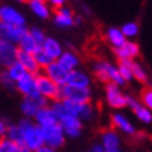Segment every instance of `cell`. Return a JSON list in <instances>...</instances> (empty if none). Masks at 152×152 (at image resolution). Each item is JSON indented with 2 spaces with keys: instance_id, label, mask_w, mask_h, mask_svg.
<instances>
[{
  "instance_id": "cell-4",
  "label": "cell",
  "mask_w": 152,
  "mask_h": 152,
  "mask_svg": "<svg viewBox=\"0 0 152 152\" xmlns=\"http://www.w3.org/2000/svg\"><path fill=\"white\" fill-rule=\"evenodd\" d=\"M60 99L73 101L77 103H91L92 92H91V88L71 87V85L66 84L60 89Z\"/></svg>"
},
{
  "instance_id": "cell-22",
  "label": "cell",
  "mask_w": 152,
  "mask_h": 152,
  "mask_svg": "<svg viewBox=\"0 0 152 152\" xmlns=\"http://www.w3.org/2000/svg\"><path fill=\"white\" fill-rule=\"evenodd\" d=\"M102 145L106 152L120 149V137L115 130H105L102 133Z\"/></svg>"
},
{
  "instance_id": "cell-41",
  "label": "cell",
  "mask_w": 152,
  "mask_h": 152,
  "mask_svg": "<svg viewBox=\"0 0 152 152\" xmlns=\"http://www.w3.org/2000/svg\"><path fill=\"white\" fill-rule=\"evenodd\" d=\"M83 23V18L80 17V15H77V17H74V24H81Z\"/></svg>"
},
{
  "instance_id": "cell-36",
  "label": "cell",
  "mask_w": 152,
  "mask_h": 152,
  "mask_svg": "<svg viewBox=\"0 0 152 152\" xmlns=\"http://www.w3.org/2000/svg\"><path fill=\"white\" fill-rule=\"evenodd\" d=\"M29 34H31V37L35 39V42H37L39 46H42L43 43H45V41H46V35H45V32L42 31L41 28H38V27H31L29 29Z\"/></svg>"
},
{
  "instance_id": "cell-30",
  "label": "cell",
  "mask_w": 152,
  "mask_h": 152,
  "mask_svg": "<svg viewBox=\"0 0 152 152\" xmlns=\"http://www.w3.org/2000/svg\"><path fill=\"white\" fill-rule=\"evenodd\" d=\"M131 70H133V77H134L135 81H138V83H141V84L148 83L147 71H145V69L140 64L138 61H135V60H134L133 64H131Z\"/></svg>"
},
{
  "instance_id": "cell-37",
  "label": "cell",
  "mask_w": 152,
  "mask_h": 152,
  "mask_svg": "<svg viewBox=\"0 0 152 152\" xmlns=\"http://www.w3.org/2000/svg\"><path fill=\"white\" fill-rule=\"evenodd\" d=\"M7 129H9V124L6 123L4 119L0 117V138H4L6 134H7Z\"/></svg>"
},
{
  "instance_id": "cell-10",
  "label": "cell",
  "mask_w": 152,
  "mask_h": 152,
  "mask_svg": "<svg viewBox=\"0 0 152 152\" xmlns=\"http://www.w3.org/2000/svg\"><path fill=\"white\" fill-rule=\"evenodd\" d=\"M15 88L24 98L38 96V87H37V75L31 73H27L23 78L15 83Z\"/></svg>"
},
{
  "instance_id": "cell-9",
  "label": "cell",
  "mask_w": 152,
  "mask_h": 152,
  "mask_svg": "<svg viewBox=\"0 0 152 152\" xmlns=\"http://www.w3.org/2000/svg\"><path fill=\"white\" fill-rule=\"evenodd\" d=\"M0 21L17 27H27V20L18 10H15L13 6L3 4L0 6Z\"/></svg>"
},
{
  "instance_id": "cell-28",
  "label": "cell",
  "mask_w": 152,
  "mask_h": 152,
  "mask_svg": "<svg viewBox=\"0 0 152 152\" xmlns=\"http://www.w3.org/2000/svg\"><path fill=\"white\" fill-rule=\"evenodd\" d=\"M134 60H119V71L121 74V77L124 80L126 83H130L133 81V70H131V64H133Z\"/></svg>"
},
{
  "instance_id": "cell-16",
  "label": "cell",
  "mask_w": 152,
  "mask_h": 152,
  "mask_svg": "<svg viewBox=\"0 0 152 152\" xmlns=\"http://www.w3.org/2000/svg\"><path fill=\"white\" fill-rule=\"evenodd\" d=\"M112 126L116 130H119L124 134H129V135H135V133H137L134 124L121 113H113L112 115Z\"/></svg>"
},
{
  "instance_id": "cell-44",
  "label": "cell",
  "mask_w": 152,
  "mask_h": 152,
  "mask_svg": "<svg viewBox=\"0 0 152 152\" xmlns=\"http://www.w3.org/2000/svg\"><path fill=\"white\" fill-rule=\"evenodd\" d=\"M17 1H27V0H17Z\"/></svg>"
},
{
  "instance_id": "cell-35",
  "label": "cell",
  "mask_w": 152,
  "mask_h": 152,
  "mask_svg": "<svg viewBox=\"0 0 152 152\" xmlns=\"http://www.w3.org/2000/svg\"><path fill=\"white\" fill-rule=\"evenodd\" d=\"M0 84H1V85H3L7 91H10V92L17 91V88H15V83H14L13 80L7 75L6 70H1V71H0Z\"/></svg>"
},
{
  "instance_id": "cell-11",
  "label": "cell",
  "mask_w": 152,
  "mask_h": 152,
  "mask_svg": "<svg viewBox=\"0 0 152 152\" xmlns=\"http://www.w3.org/2000/svg\"><path fill=\"white\" fill-rule=\"evenodd\" d=\"M18 46L14 45L11 42H7L4 39H0V60L4 69L17 61V56H18Z\"/></svg>"
},
{
  "instance_id": "cell-42",
  "label": "cell",
  "mask_w": 152,
  "mask_h": 152,
  "mask_svg": "<svg viewBox=\"0 0 152 152\" xmlns=\"http://www.w3.org/2000/svg\"><path fill=\"white\" fill-rule=\"evenodd\" d=\"M1 69H3V64H1V60H0V71H1Z\"/></svg>"
},
{
  "instance_id": "cell-18",
  "label": "cell",
  "mask_w": 152,
  "mask_h": 152,
  "mask_svg": "<svg viewBox=\"0 0 152 152\" xmlns=\"http://www.w3.org/2000/svg\"><path fill=\"white\" fill-rule=\"evenodd\" d=\"M53 21L57 27L60 28H69L74 25V14L73 11L67 7H61V9L55 10L53 14Z\"/></svg>"
},
{
  "instance_id": "cell-32",
  "label": "cell",
  "mask_w": 152,
  "mask_h": 152,
  "mask_svg": "<svg viewBox=\"0 0 152 152\" xmlns=\"http://www.w3.org/2000/svg\"><path fill=\"white\" fill-rule=\"evenodd\" d=\"M21 147L23 145L13 142L7 137L0 138V152H21Z\"/></svg>"
},
{
  "instance_id": "cell-25",
  "label": "cell",
  "mask_w": 152,
  "mask_h": 152,
  "mask_svg": "<svg viewBox=\"0 0 152 152\" xmlns=\"http://www.w3.org/2000/svg\"><path fill=\"white\" fill-rule=\"evenodd\" d=\"M28 4H29L31 11L39 18L46 20L50 17V7L46 0H35V1H29Z\"/></svg>"
},
{
  "instance_id": "cell-5",
  "label": "cell",
  "mask_w": 152,
  "mask_h": 152,
  "mask_svg": "<svg viewBox=\"0 0 152 152\" xmlns=\"http://www.w3.org/2000/svg\"><path fill=\"white\" fill-rule=\"evenodd\" d=\"M42 129V135H43V141L45 145L57 149L60 148L66 141V134L63 127L60 126V123L52 126H46V127H41Z\"/></svg>"
},
{
  "instance_id": "cell-7",
  "label": "cell",
  "mask_w": 152,
  "mask_h": 152,
  "mask_svg": "<svg viewBox=\"0 0 152 152\" xmlns=\"http://www.w3.org/2000/svg\"><path fill=\"white\" fill-rule=\"evenodd\" d=\"M106 102L113 109H123L129 105V95L123 94L119 85L116 84H106L105 85Z\"/></svg>"
},
{
  "instance_id": "cell-3",
  "label": "cell",
  "mask_w": 152,
  "mask_h": 152,
  "mask_svg": "<svg viewBox=\"0 0 152 152\" xmlns=\"http://www.w3.org/2000/svg\"><path fill=\"white\" fill-rule=\"evenodd\" d=\"M37 87L39 95L46 98L48 101H60V89H61V87H59L56 83H53L43 71L37 74Z\"/></svg>"
},
{
  "instance_id": "cell-21",
  "label": "cell",
  "mask_w": 152,
  "mask_h": 152,
  "mask_svg": "<svg viewBox=\"0 0 152 152\" xmlns=\"http://www.w3.org/2000/svg\"><path fill=\"white\" fill-rule=\"evenodd\" d=\"M42 50L45 52L49 57H52L55 61L56 60H59L60 56L64 53V49H63V46H61V43H60L57 39H55V38H52V37L46 38L45 43L42 45Z\"/></svg>"
},
{
  "instance_id": "cell-23",
  "label": "cell",
  "mask_w": 152,
  "mask_h": 152,
  "mask_svg": "<svg viewBox=\"0 0 152 152\" xmlns=\"http://www.w3.org/2000/svg\"><path fill=\"white\" fill-rule=\"evenodd\" d=\"M59 64L66 70V71H73V70H77L80 66V57L73 50H64V53L60 56L59 60Z\"/></svg>"
},
{
  "instance_id": "cell-27",
  "label": "cell",
  "mask_w": 152,
  "mask_h": 152,
  "mask_svg": "<svg viewBox=\"0 0 152 152\" xmlns=\"http://www.w3.org/2000/svg\"><path fill=\"white\" fill-rule=\"evenodd\" d=\"M4 70H6V73H7V75L13 80L14 83L20 81V80H21L24 75L27 74V70L24 69L23 64H21V63H18V61L13 63V64L9 66V67H7V69H4Z\"/></svg>"
},
{
  "instance_id": "cell-2",
  "label": "cell",
  "mask_w": 152,
  "mask_h": 152,
  "mask_svg": "<svg viewBox=\"0 0 152 152\" xmlns=\"http://www.w3.org/2000/svg\"><path fill=\"white\" fill-rule=\"evenodd\" d=\"M94 73H95V77L105 85L106 84H116L119 87H123L126 84L119 71V67L106 60H99L94 64Z\"/></svg>"
},
{
  "instance_id": "cell-29",
  "label": "cell",
  "mask_w": 152,
  "mask_h": 152,
  "mask_svg": "<svg viewBox=\"0 0 152 152\" xmlns=\"http://www.w3.org/2000/svg\"><path fill=\"white\" fill-rule=\"evenodd\" d=\"M6 137L9 140H11L13 142L18 144V145H24V137H23V131L20 129L18 124H9L7 129V134Z\"/></svg>"
},
{
  "instance_id": "cell-1",
  "label": "cell",
  "mask_w": 152,
  "mask_h": 152,
  "mask_svg": "<svg viewBox=\"0 0 152 152\" xmlns=\"http://www.w3.org/2000/svg\"><path fill=\"white\" fill-rule=\"evenodd\" d=\"M18 126L23 131L24 137V145L29 148L32 152L39 149L45 145L43 135H42V129L31 119H23L18 121Z\"/></svg>"
},
{
  "instance_id": "cell-24",
  "label": "cell",
  "mask_w": 152,
  "mask_h": 152,
  "mask_svg": "<svg viewBox=\"0 0 152 152\" xmlns=\"http://www.w3.org/2000/svg\"><path fill=\"white\" fill-rule=\"evenodd\" d=\"M106 41L109 42V45L116 50V49H120V48L123 46L126 42H127V39H126V37L123 35L120 28L112 27L106 31Z\"/></svg>"
},
{
  "instance_id": "cell-26",
  "label": "cell",
  "mask_w": 152,
  "mask_h": 152,
  "mask_svg": "<svg viewBox=\"0 0 152 152\" xmlns=\"http://www.w3.org/2000/svg\"><path fill=\"white\" fill-rule=\"evenodd\" d=\"M18 49L20 50H23V52H27V53H32V55H35V53H38V52L41 50L42 46L38 45L37 42H35V39L31 37L29 31H28V32L21 38V41H20V43H18Z\"/></svg>"
},
{
  "instance_id": "cell-17",
  "label": "cell",
  "mask_w": 152,
  "mask_h": 152,
  "mask_svg": "<svg viewBox=\"0 0 152 152\" xmlns=\"http://www.w3.org/2000/svg\"><path fill=\"white\" fill-rule=\"evenodd\" d=\"M17 61L23 64V67L27 70V73L37 75V74H39L42 71L39 64H38L37 59H35V55H32V53H27V52L20 50L18 56H17Z\"/></svg>"
},
{
  "instance_id": "cell-39",
  "label": "cell",
  "mask_w": 152,
  "mask_h": 152,
  "mask_svg": "<svg viewBox=\"0 0 152 152\" xmlns=\"http://www.w3.org/2000/svg\"><path fill=\"white\" fill-rule=\"evenodd\" d=\"M35 152H57L56 149H53V148L48 147V145H43V147H41L39 149H37Z\"/></svg>"
},
{
  "instance_id": "cell-33",
  "label": "cell",
  "mask_w": 152,
  "mask_h": 152,
  "mask_svg": "<svg viewBox=\"0 0 152 152\" xmlns=\"http://www.w3.org/2000/svg\"><path fill=\"white\" fill-rule=\"evenodd\" d=\"M35 59H37V61H38V64H39V67H41V70L43 71V70L46 69L48 66H50L55 60L52 59V57H49V56L45 53V52L42 50H39L38 53H35Z\"/></svg>"
},
{
  "instance_id": "cell-34",
  "label": "cell",
  "mask_w": 152,
  "mask_h": 152,
  "mask_svg": "<svg viewBox=\"0 0 152 152\" xmlns=\"http://www.w3.org/2000/svg\"><path fill=\"white\" fill-rule=\"evenodd\" d=\"M140 101L147 109L152 112V87H145L141 91V99Z\"/></svg>"
},
{
  "instance_id": "cell-14",
  "label": "cell",
  "mask_w": 152,
  "mask_h": 152,
  "mask_svg": "<svg viewBox=\"0 0 152 152\" xmlns=\"http://www.w3.org/2000/svg\"><path fill=\"white\" fill-rule=\"evenodd\" d=\"M134 112V115L137 116V119L141 120L145 124H151L152 123V112L147 109L145 106L141 103V101L135 99L133 96H129V105H127Z\"/></svg>"
},
{
  "instance_id": "cell-13",
  "label": "cell",
  "mask_w": 152,
  "mask_h": 152,
  "mask_svg": "<svg viewBox=\"0 0 152 152\" xmlns=\"http://www.w3.org/2000/svg\"><path fill=\"white\" fill-rule=\"evenodd\" d=\"M60 126L64 130L66 137H70V138H75L81 134V130H83V120L75 117V116H69L66 119L60 120L59 121Z\"/></svg>"
},
{
  "instance_id": "cell-43",
  "label": "cell",
  "mask_w": 152,
  "mask_h": 152,
  "mask_svg": "<svg viewBox=\"0 0 152 152\" xmlns=\"http://www.w3.org/2000/svg\"><path fill=\"white\" fill-rule=\"evenodd\" d=\"M29 1H35V0H27V3H29Z\"/></svg>"
},
{
  "instance_id": "cell-19",
  "label": "cell",
  "mask_w": 152,
  "mask_h": 152,
  "mask_svg": "<svg viewBox=\"0 0 152 152\" xmlns=\"http://www.w3.org/2000/svg\"><path fill=\"white\" fill-rule=\"evenodd\" d=\"M115 52L119 60H135L140 55V46L135 42L127 41L120 49H116Z\"/></svg>"
},
{
  "instance_id": "cell-40",
  "label": "cell",
  "mask_w": 152,
  "mask_h": 152,
  "mask_svg": "<svg viewBox=\"0 0 152 152\" xmlns=\"http://www.w3.org/2000/svg\"><path fill=\"white\" fill-rule=\"evenodd\" d=\"M92 151H94V152H106V151H105V148H103V145H102V144H96V145H95V147L92 148Z\"/></svg>"
},
{
  "instance_id": "cell-20",
  "label": "cell",
  "mask_w": 152,
  "mask_h": 152,
  "mask_svg": "<svg viewBox=\"0 0 152 152\" xmlns=\"http://www.w3.org/2000/svg\"><path fill=\"white\" fill-rule=\"evenodd\" d=\"M34 121H35L39 127H46V126H52V124L59 123L57 116L55 115V112H53V109H52L50 106H48V107H42L41 110L37 113Z\"/></svg>"
},
{
  "instance_id": "cell-31",
  "label": "cell",
  "mask_w": 152,
  "mask_h": 152,
  "mask_svg": "<svg viewBox=\"0 0 152 152\" xmlns=\"http://www.w3.org/2000/svg\"><path fill=\"white\" fill-rule=\"evenodd\" d=\"M120 29H121V32H123V35L126 37L127 41L133 39L134 37H137V35H138V31H140L138 24L137 23H126Z\"/></svg>"
},
{
  "instance_id": "cell-8",
  "label": "cell",
  "mask_w": 152,
  "mask_h": 152,
  "mask_svg": "<svg viewBox=\"0 0 152 152\" xmlns=\"http://www.w3.org/2000/svg\"><path fill=\"white\" fill-rule=\"evenodd\" d=\"M27 32V27H17V25H11V24H6L0 21V39H4V41L11 42L18 46L21 38Z\"/></svg>"
},
{
  "instance_id": "cell-15",
  "label": "cell",
  "mask_w": 152,
  "mask_h": 152,
  "mask_svg": "<svg viewBox=\"0 0 152 152\" xmlns=\"http://www.w3.org/2000/svg\"><path fill=\"white\" fill-rule=\"evenodd\" d=\"M91 77L83 70H73L69 73L67 77V85L71 87H80V88H91Z\"/></svg>"
},
{
  "instance_id": "cell-12",
  "label": "cell",
  "mask_w": 152,
  "mask_h": 152,
  "mask_svg": "<svg viewBox=\"0 0 152 152\" xmlns=\"http://www.w3.org/2000/svg\"><path fill=\"white\" fill-rule=\"evenodd\" d=\"M43 73L46 74L53 83L57 84L59 87H63V85L67 84L69 71H66V70L59 64V61H53L50 66H48L46 69L43 70Z\"/></svg>"
},
{
  "instance_id": "cell-38",
  "label": "cell",
  "mask_w": 152,
  "mask_h": 152,
  "mask_svg": "<svg viewBox=\"0 0 152 152\" xmlns=\"http://www.w3.org/2000/svg\"><path fill=\"white\" fill-rule=\"evenodd\" d=\"M46 1H48V4H50L56 10L64 7V3H66V0H46Z\"/></svg>"
},
{
  "instance_id": "cell-6",
  "label": "cell",
  "mask_w": 152,
  "mask_h": 152,
  "mask_svg": "<svg viewBox=\"0 0 152 152\" xmlns=\"http://www.w3.org/2000/svg\"><path fill=\"white\" fill-rule=\"evenodd\" d=\"M52 102L48 101L46 98H43L42 95H38V96H32V98H24L23 102H21V112L23 115L25 116V119H35V116L42 107H48L50 106Z\"/></svg>"
}]
</instances>
